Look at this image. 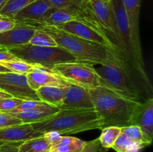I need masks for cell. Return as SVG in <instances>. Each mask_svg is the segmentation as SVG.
Masks as SVG:
<instances>
[{"instance_id":"1","label":"cell","mask_w":153,"mask_h":152,"mask_svg":"<svg viewBox=\"0 0 153 152\" xmlns=\"http://www.w3.org/2000/svg\"><path fill=\"white\" fill-rule=\"evenodd\" d=\"M96 69L101 78L102 87L106 88L123 98L141 101V88L147 93L149 92L119 52H114L105 63Z\"/></svg>"},{"instance_id":"2","label":"cell","mask_w":153,"mask_h":152,"mask_svg":"<svg viewBox=\"0 0 153 152\" xmlns=\"http://www.w3.org/2000/svg\"><path fill=\"white\" fill-rule=\"evenodd\" d=\"M94 110L102 122V128L131 126L134 111L140 101L120 96L105 87L89 89Z\"/></svg>"},{"instance_id":"3","label":"cell","mask_w":153,"mask_h":152,"mask_svg":"<svg viewBox=\"0 0 153 152\" xmlns=\"http://www.w3.org/2000/svg\"><path fill=\"white\" fill-rule=\"evenodd\" d=\"M31 125L39 132L55 131L61 135L102 129V122L94 109L60 110L47 119Z\"/></svg>"},{"instance_id":"4","label":"cell","mask_w":153,"mask_h":152,"mask_svg":"<svg viewBox=\"0 0 153 152\" xmlns=\"http://www.w3.org/2000/svg\"><path fill=\"white\" fill-rule=\"evenodd\" d=\"M31 26L43 30L52 36L58 46L70 52L80 62L102 65L108 61L114 52H118L112 50L103 45L84 40L56 27L45 25Z\"/></svg>"},{"instance_id":"5","label":"cell","mask_w":153,"mask_h":152,"mask_svg":"<svg viewBox=\"0 0 153 152\" xmlns=\"http://www.w3.org/2000/svg\"><path fill=\"white\" fill-rule=\"evenodd\" d=\"M117 32V46L124 61L141 80L148 92H152V83L146 71L143 58L138 55L133 43L127 14L122 0H111Z\"/></svg>"},{"instance_id":"6","label":"cell","mask_w":153,"mask_h":152,"mask_svg":"<svg viewBox=\"0 0 153 152\" xmlns=\"http://www.w3.org/2000/svg\"><path fill=\"white\" fill-rule=\"evenodd\" d=\"M10 52L17 59L50 70L57 64L78 61L73 55L60 46L41 47L28 43L10 49Z\"/></svg>"},{"instance_id":"7","label":"cell","mask_w":153,"mask_h":152,"mask_svg":"<svg viewBox=\"0 0 153 152\" xmlns=\"http://www.w3.org/2000/svg\"><path fill=\"white\" fill-rule=\"evenodd\" d=\"M52 71L66 83L87 89L102 86L101 78L93 64L75 61L55 65Z\"/></svg>"},{"instance_id":"8","label":"cell","mask_w":153,"mask_h":152,"mask_svg":"<svg viewBox=\"0 0 153 152\" xmlns=\"http://www.w3.org/2000/svg\"><path fill=\"white\" fill-rule=\"evenodd\" d=\"M49 1L53 7L66 10L73 15L76 20L86 24L87 25L97 31L104 33L93 12L88 0H49Z\"/></svg>"},{"instance_id":"9","label":"cell","mask_w":153,"mask_h":152,"mask_svg":"<svg viewBox=\"0 0 153 152\" xmlns=\"http://www.w3.org/2000/svg\"><path fill=\"white\" fill-rule=\"evenodd\" d=\"M0 90L19 99L40 101L36 91L28 86L26 75L24 74L11 72L0 73Z\"/></svg>"},{"instance_id":"10","label":"cell","mask_w":153,"mask_h":152,"mask_svg":"<svg viewBox=\"0 0 153 152\" xmlns=\"http://www.w3.org/2000/svg\"><path fill=\"white\" fill-rule=\"evenodd\" d=\"M131 125L140 128L146 145L152 144L153 138V98H147L137 104L133 114Z\"/></svg>"},{"instance_id":"11","label":"cell","mask_w":153,"mask_h":152,"mask_svg":"<svg viewBox=\"0 0 153 152\" xmlns=\"http://www.w3.org/2000/svg\"><path fill=\"white\" fill-rule=\"evenodd\" d=\"M56 28L75 36H77L84 40L103 45L112 50L119 52L117 47L112 43L111 40L105 35V34L97 31L91 27L87 25L86 24L82 23L78 20L70 21Z\"/></svg>"},{"instance_id":"12","label":"cell","mask_w":153,"mask_h":152,"mask_svg":"<svg viewBox=\"0 0 153 152\" xmlns=\"http://www.w3.org/2000/svg\"><path fill=\"white\" fill-rule=\"evenodd\" d=\"M64 89V100L59 107L61 110L94 109L88 89L69 83H65Z\"/></svg>"},{"instance_id":"13","label":"cell","mask_w":153,"mask_h":152,"mask_svg":"<svg viewBox=\"0 0 153 152\" xmlns=\"http://www.w3.org/2000/svg\"><path fill=\"white\" fill-rule=\"evenodd\" d=\"M88 1L102 29L103 30L106 36L111 40L112 43L117 46V32L111 1L110 3H107L104 0Z\"/></svg>"},{"instance_id":"14","label":"cell","mask_w":153,"mask_h":152,"mask_svg":"<svg viewBox=\"0 0 153 152\" xmlns=\"http://www.w3.org/2000/svg\"><path fill=\"white\" fill-rule=\"evenodd\" d=\"M35 29L31 25L16 22V25L13 28L0 33V47L10 50L28 44Z\"/></svg>"},{"instance_id":"15","label":"cell","mask_w":153,"mask_h":152,"mask_svg":"<svg viewBox=\"0 0 153 152\" xmlns=\"http://www.w3.org/2000/svg\"><path fill=\"white\" fill-rule=\"evenodd\" d=\"M52 7L49 0H36L19 10L13 19L31 25L42 24L46 14Z\"/></svg>"},{"instance_id":"16","label":"cell","mask_w":153,"mask_h":152,"mask_svg":"<svg viewBox=\"0 0 153 152\" xmlns=\"http://www.w3.org/2000/svg\"><path fill=\"white\" fill-rule=\"evenodd\" d=\"M43 133L35 131L31 124H20L0 128V142H22L42 137Z\"/></svg>"},{"instance_id":"17","label":"cell","mask_w":153,"mask_h":152,"mask_svg":"<svg viewBox=\"0 0 153 152\" xmlns=\"http://www.w3.org/2000/svg\"><path fill=\"white\" fill-rule=\"evenodd\" d=\"M25 75L28 86L34 91L45 86H63L66 83L53 71L40 66L37 67Z\"/></svg>"},{"instance_id":"18","label":"cell","mask_w":153,"mask_h":152,"mask_svg":"<svg viewBox=\"0 0 153 152\" xmlns=\"http://www.w3.org/2000/svg\"><path fill=\"white\" fill-rule=\"evenodd\" d=\"M122 2L123 4L129 22L131 37L136 52L139 56L143 58L141 43H140V28H139V16H140L141 0H122Z\"/></svg>"},{"instance_id":"19","label":"cell","mask_w":153,"mask_h":152,"mask_svg":"<svg viewBox=\"0 0 153 152\" xmlns=\"http://www.w3.org/2000/svg\"><path fill=\"white\" fill-rule=\"evenodd\" d=\"M60 110L61 109L59 107L43 102L42 104L34 108L21 113H13L11 115L20 119L22 123L31 124L44 120L49 116L58 113Z\"/></svg>"},{"instance_id":"20","label":"cell","mask_w":153,"mask_h":152,"mask_svg":"<svg viewBox=\"0 0 153 152\" xmlns=\"http://www.w3.org/2000/svg\"><path fill=\"white\" fill-rule=\"evenodd\" d=\"M64 86H42L36 90V93L40 101L50 105L60 107L64 97Z\"/></svg>"},{"instance_id":"21","label":"cell","mask_w":153,"mask_h":152,"mask_svg":"<svg viewBox=\"0 0 153 152\" xmlns=\"http://www.w3.org/2000/svg\"><path fill=\"white\" fill-rule=\"evenodd\" d=\"M73 20H76V19L70 13L67 12L66 10L53 7L46 13L42 24H38V25L59 27Z\"/></svg>"},{"instance_id":"22","label":"cell","mask_w":153,"mask_h":152,"mask_svg":"<svg viewBox=\"0 0 153 152\" xmlns=\"http://www.w3.org/2000/svg\"><path fill=\"white\" fill-rule=\"evenodd\" d=\"M87 142L70 136H63L61 141L51 148L50 151L55 152H82Z\"/></svg>"},{"instance_id":"23","label":"cell","mask_w":153,"mask_h":152,"mask_svg":"<svg viewBox=\"0 0 153 152\" xmlns=\"http://www.w3.org/2000/svg\"><path fill=\"white\" fill-rule=\"evenodd\" d=\"M50 148L49 143L42 136L22 142L19 145L18 150L19 152H48Z\"/></svg>"},{"instance_id":"24","label":"cell","mask_w":153,"mask_h":152,"mask_svg":"<svg viewBox=\"0 0 153 152\" xmlns=\"http://www.w3.org/2000/svg\"><path fill=\"white\" fill-rule=\"evenodd\" d=\"M144 145L133 141L121 132L111 148L117 152H140Z\"/></svg>"},{"instance_id":"25","label":"cell","mask_w":153,"mask_h":152,"mask_svg":"<svg viewBox=\"0 0 153 152\" xmlns=\"http://www.w3.org/2000/svg\"><path fill=\"white\" fill-rule=\"evenodd\" d=\"M120 133L121 128L119 127L110 126L102 128L101 135L98 137L102 147L108 149L111 148Z\"/></svg>"},{"instance_id":"26","label":"cell","mask_w":153,"mask_h":152,"mask_svg":"<svg viewBox=\"0 0 153 152\" xmlns=\"http://www.w3.org/2000/svg\"><path fill=\"white\" fill-rule=\"evenodd\" d=\"M36 0H7L0 9V14L13 18L20 10Z\"/></svg>"},{"instance_id":"27","label":"cell","mask_w":153,"mask_h":152,"mask_svg":"<svg viewBox=\"0 0 153 152\" xmlns=\"http://www.w3.org/2000/svg\"><path fill=\"white\" fill-rule=\"evenodd\" d=\"M28 44L35 46H41V47H55L58 46L55 39L43 31V30L36 28L35 31L31 36Z\"/></svg>"},{"instance_id":"28","label":"cell","mask_w":153,"mask_h":152,"mask_svg":"<svg viewBox=\"0 0 153 152\" xmlns=\"http://www.w3.org/2000/svg\"><path fill=\"white\" fill-rule=\"evenodd\" d=\"M0 64L4 66L11 72L18 73V74L26 75L34 69L38 67V66L31 64L22 60L16 59L13 61H5V62H0Z\"/></svg>"},{"instance_id":"29","label":"cell","mask_w":153,"mask_h":152,"mask_svg":"<svg viewBox=\"0 0 153 152\" xmlns=\"http://www.w3.org/2000/svg\"><path fill=\"white\" fill-rule=\"evenodd\" d=\"M121 132L123 133L126 137L132 139L133 141L136 142L137 143L143 145L145 147H146V144L144 141L142 133L140 131V128L135 125H131V126L125 127V128H121Z\"/></svg>"},{"instance_id":"30","label":"cell","mask_w":153,"mask_h":152,"mask_svg":"<svg viewBox=\"0 0 153 152\" xmlns=\"http://www.w3.org/2000/svg\"><path fill=\"white\" fill-rule=\"evenodd\" d=\"M23 100L19 98H14V97H10V98H3L0 100V112H7L13 110L19 106Z\"/></svg>"},{"instance_id":"31","label":"cell","mask_w":153,"mask_h":152,"mask_svg":"<svg viewBox=\"0 0 153 152\" xmlns=\"http://www.w3.org/2000/svg\"><path fill=\"white\" fill-rule=\"evenodd\" d=\"M22 124V121L10 113L0 112V128Z\"/></svg>"},{"instance_id":"32","label":"cell","mask_w":153,"mask_h":152,"mask_svg":"<svg viewBox=\"0 0 153 152\" xmlns=\"http://www.w3.org/2000/svg\"><path fill=\"white\" fill-rule=\"evenodd\" d=\"M43 101H34V100H23L22 102L19 104V106L13 109V110L7 112V113H10V114H13V113H21V112L25 111V110H30L31 108L37 107V106L43 104Z\"/></svg>"},{"instance_id":"33","label":"cell","mask_w":153,"mask_h":152,"mask_svg":"<svg viewBox=\"0 0 153 152\" xmlns=\"http://www.w3.org/2000/svg\"><path fill=\"white\" fill-rule=\"evenodd\" d=\"M43 137L46 139V140L47 141V142L49 143V145H50L51 148L56 145L61 141V138H62L63 137L61 134H60L59 133L55 131H50L43 133Z\"/></svg>"},{"instance_id":"34","label":"cell","mask_w":153,"mask_h":152,"mask_svg":"<svg viewBox=\"0 0 153 152\" xmlns=\"http://www.w3.org/2000/svg\"><path fill=\"white\" fill-rule=\"evenodd\" d=\"M16 24V22L14 19L0 14V33L11 29Z\"/></svg>"},{"instance_id":"35","label":"cell","mask_w":153,"mask_h":152,"mask_svg":"<svg viewBox=\"0 0 153 152\" xmlns=\"http://www.w3.org/2000/svg\"><path fill=\"white\" fill-rule=\"evenodd\" d=\"M21 142H0V152H19Z\"/></svg>"},{"instance_id":"36","label":"cell","mask_w":153,"mask_h":152,"mask_svg":"<svg viewBox=\"0 0 153 152\" xmlns=\"http://www.w3.org/2000/svg\"><path fill=\"white\" fill-rule=\"evenodd\" d=\"M101 147V144L99 138L95 139L91 141L87 142L86 145L85 146L82 152H98Z\"/></svg>"},{"instance_id":"37","label":"cell","mask_w":153,"mask_h":152,"mask_svg":"<svg viewBox=\"0 0 153 152\" xmlns=\"http://www.w3.org/2000/svg\"><path fill=\"white\" fill-rule=\"evenodd\" d=\"M16 59L17 58L10 52L9 49L0 47V62H5Z\"/></svg>"},{"instance_id":"38","label":"cell","mask_w":153,"mask_h":152,"mask_svg":"<svg viewBox=\"0 0 153 152\" xmlns=\"http://www.w3.org/2000/svg\"><path fill=\"white\" fill-rule=\"evenodd\" d=\"M10 97H12L10 94L7 93V92H4V91L2 90H0V100L3 99V98H10Z\"/></svg>"},{"instance_id":"39","label":"cell","mask_w":153,"mask_h":152,"mask_svg":"<svg viewBox=\"0 0 153 152\" xmlns=\"http://www.w3.org/2000/svg\"><path fill=\"white\" fill-rule=\"evenodd\" d=\"M9 71L6 67H4V66H2L1 64H0V73H3V72H8Z\"/></svg>"},{"instance_id":"40","label":"cell","mask_w":153,"mask_h":152,"mask_svg":"<svg viewBox=\"0 0 153 152\" xmlns=\"http://www.w3.org/2000/svg\"><path fill=\"white\" fill-rule=\"evenodd\" d=\"M108 149L105 148H103L101 146L98 152H108Z\"/></svg>"},{"instance_id":"41","label":"cell","mask_w":153,"mask_h":152,"mask_svg":"<svg viewBox=\"0 0 153 152\" xmlns=\"http://www.w3.org/2000/svg\"><path fill=\"white\" fill-rule=\"evenodd\" d=\"M7 1V0H0V9L2 7V6L4 5V3H5Z\"/></svg>"},{"instance_id":"42","label":"cell","mask_w":153,"mask_h":152,"mask_svg":"<svg viewBox=\"0 0 153 152\" xmlns=\"http://www.w3.org/2000/svg\"><path fill=\"white\" fill-rule=\"evenodd\" d=\"M104 1H105V2H107V3H110L111 0H104Z\"/></svg>"},{"instance_id":"43","label":"cell","mask_w":153,"mask_h":152,"mask_svg":"<svg viewBox=\"0 0 153 152\" xmlns=\"http://www.w3.org/2000/svg\"><path fill=\"white\" fill-rule=\"evenodd\" d=\"M48 152H55V151H49Z\"/></svg>"}]
</instances>
